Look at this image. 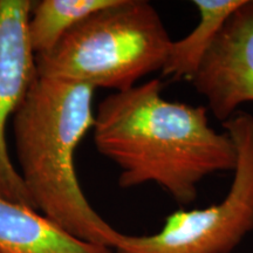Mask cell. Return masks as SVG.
<instances>
[{
	"label": "cell",
	"mask_w": 253,
	"mask_h": 253,
	"mask_svg": "<svg viewBox=\"0 0 253 253\" xmlns=\"http://www.w3.org/2000/svg\"><path fill=\"white\" fill-rule=\"evenodd\" d=\"M162 90L153 79L108 95L95 114L94 143L118 166L121 188L155 183L188 205L205 177L235 171L237 148L211 126L208 107L171 102Z\"/></svg>",
	"instance_id": "obj_1"
},
{
	"label": "cell",
	"mask_w": 253,
	"mask_h": 253,
	"mask_svg": "<svg viewBox=\"0 0 253 253\" xmlns=\"http://www.w3.org/2000/svg\"><path fill=\"white\" fill-rule=\"evenodd\" d=\"M94 91L37 77L13 115L14 144L36 210L69 235L114 250L123 233L94 210L75 170L78 145L94 126Z\"/></svg>",
	"instance_id": "obj_2"
},
{
	"label": "cell",
	"mask_w": 253,
	"mask_h": 253,
	"mask_svg": "<svg viewBox=\"0 0 253 253\" xmlns=\"http://www.w3.org/2000/svg\"><path fill=\"white\" fill-rule=\"evenodd\" d=\"M172 40L145 0H115L94 12L36 56L39 78L125 91L162 71Z\"/></svg>",
	"instance_id": "obj_3"
},
{
	"label": "cell",
	"mask_w": 253,
	"mask_h": 253,
	"mask_svg": "<svg viewBox=\"0 0 253 253\" xmlns=\"http://www.w3.org/2000/svg\"><path fill=\"white\" fill-rule=\"evenodd\" d=\"M223 126L237 148L225 197L205 209L176 211L155 235H122L114 252L231 253L253 231V115L238 110Z\"/></svg>",
	"instance_id": "obj_4"
},
{
	"label": "cell",
	"mask_w": 253,
	"mask_h": 253,
	"mask_svg": "<svg viewBox=\"0 0 253 253\" xmlns=\"http://www.w3.org/2000/svg\"><path fill=\"white\" fill-rule=\"evenodd\" d=\"M32 5L30 0H0V198L36 210L6 142L8 120L38 77L27 33Z\"/></svg>",
	"instance_id": "obj_5"
},
{
	"label": "cell",
	"mask_w": 253,
	"mask_h": 253,
	"mask_svg": "<svg viewBox=\"0 0 253 253\" xmlns=\"http://www.w3.org/2000/svg\"><path fill=\"white\" fill-rule=\"evenodd\" d=\"M191 84L221 122L253 102V0L226 21Z\"/></svg>",
	"instance_id": "obj_6"
},
{
	"label": "cell",
	"mask_w": 253,
	"mask_h": 253,
	"mask_svg": "<svg viewBox=\"0 0 253 253\" xmlns=\"http://www.w3.org/2000/svg\"><path fill=\"white\" fill-rule=\"evenodd\" d=\"M0 253H115L69 235L38 211L0 198Z\"/></svg>",
	"instance_id": "obj_7"
},
{
	"label": "cell",
	"mask_w": 253,
	"mask_h": 253,
	"mask_svg": "<svg viewBox=\"0 0 253 253\" xmlns=\"http://www.w3.org/2000/svg\"><path fill=\"white\" fill-rule=\"evenodd\" d=\"M245 0H194L199 23L188 36L173 41L168 50L162 77L171 80H188L198 72L214 40L231 15Z\"/></svg>",
	"instance_id": "obj_8"
},
{
	"label": "cell",
	"mask_w": 253,
	"mask_h": 253,
	"mask_svg": "<svg viewBox=\"0 0 253 253\" xmlns=\"http://www.w3.org/2000/svg\"><path fill=\"white\" fill-rule=\"evenodd\" d=\"M114 2L115 0H41L33 4L27 33L34 54L49 52L78 23Z\"/></svg>",
	"instance_id": "obj_9"
}]
</instances>
